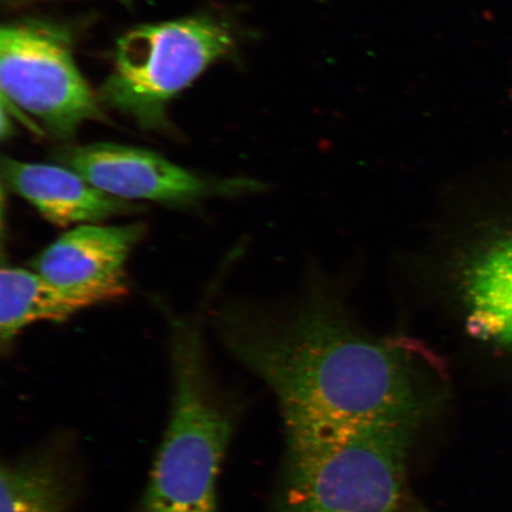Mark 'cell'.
Segmentation results:
<instances>
[{"instance_id": "obj_1", "label": "cell", "mask_w": 512, "mask_h": 512, "mask_svg": "<svg viewBox=\"0 0 512 512\" xmlns=\"http://www.w3.org/2000/svg\"><path fill=\"white\" fill-rule=\"evenodd\" d=\"M214 326L277 399L285 460L376 422H425L446 398V367L432 350L406 336L369 335L325 294L285 311L229 304L215 312Z\"/></svg>"}, {"instance_id": "obj_2", "label": "cell", "mask_w": 512, "mask_h": 512, "mask_svg": "<svg viewBox=\"0 0 512 512\" xmlns=\"http://www.w3.org/2000/svg\"><path fill=\"white\" fill-rule=\"evenodd\" d=\"M169 317L170 409L139 512H219L217 484L235 418L201 322Z\"/></svg>"}, {"instance_id": "obj_3", "label": "cell", "mask_w": 512, "mask_h": 512, "mask_svg": "<svg viewBox=\"0 0 512 512\" xmlns=\"http://www.w3.org/2000/svg\"><path fill=\"white\" fill-rule=\"evenodd\" d=\"M418 420H389L284 462L272 512H398Z\"/></svg>"}, {"instance_id": "obj_4", "label": "cell", "mask_w": 512, "mask_h": 512, "mask_svg": "<svg viewBox=\"0 0 512 512\" xmlns=\"http://www.w3.org/2000/svg\"><path fill=\"white\" fill-rule=\"evenodd\" d=\"M234 47L232 30L209 16L140 25L117 43L112 73L100 87L101 105L144 130H163L170 101Z\"/></svg>"}, {"instance_id": "obj_5", "label": "cell", "mask_w": 512, "mask_h": 512, "mask_svg": "<svg viewBox=\"0 0 512 512\" xmlns=\"http://www.w3.org/2000/svg\"><path fill=\"white\" fill-rule=\"evenodd\" d=\"M72 48V37L59 25L29 19L0 30L2 105L28 113L63 142L86 121L105 119Z\"/></svg>"}, {"instance_id": "obj_6", "label": "cell", "mask_w": 512, "mask_h": 512, "mask_svg": "<svg viewBox=\"0 0 512 512\" xmlns=\"http://www.w3.org/2000/svg\"><path fill=\"white\" fill-rule=\"evenodd\" d=\"M54 159L108 195L172 209H194L209 201L239 198L265 189L255 179L201 175L134 146H63L54 152Z\"/></svg>"}, {"instance_id": "obj_7", "label": "cell", "mask_w": 512, "mask_h": 512, "mask_svg": "<svg viewBox=\"0 0 512 512\" xmlns=\"http://www.w3.org/2000/svg\"><path fill=\"white\" fill-rule=\"evenodd\" d=\"M140 222L105 226L83 224L69 229L31 260V270L49 283L100 305L128 294L126 265L143 240Z\"/></svg>"}, {"instance_id": "obj_8", "label": "cell", "mask_w": 512, "mask_h": 512, "mask_svg": "<svg viewBox=\"0 0 512 512\" xmlns=\"http://www.w3.org/2000/svg\"><path fill=\"white\" fill-rule=\"evenodd\" d=\"M2 179L14 192L54 226L78 227L112 217L142 213L144 206L106 194L78 172L57 164L2 159Z\"/></svg>"}, {"instance_id": "obj_9", "label": "cell", "mask_w": 512, "mask_h": 512, "mask_svg": "<svg viewBox=\"0 0 512 512\" xmlns=\"http://www.w3.org/2000/svg\"><path fill=\"white\" fill-rule=\"evenodd\" d=\"M462 293L469 334L512 352V228L491 233L467 254Z\"/></svg>"}, {"instance_id": "obj_10", "label": "cell", "mask_w": 512, "mask_h": 512, "mask_svg": "<svg viewBox=\"0 0 512 512\" xmlns=\"http://www.w3.org/2000/svg\"><path fill=\"white\" fill-rule=\"evenodd\" d=\"M95 306L79 293L57 287L35 271L3 266L0 273V341L10 347L29 326L66 322Z\"/></svg>"}, {"instance_id": "obj_11", "label": "cell", "mask_w": 512, "mask_h": 512, "mask_svg": "<svg viewBox=\"0 0 512 512\" xmlns=\"http://www.w3.org/2000/svg\"><path fill=\"white\" fill-rule=\"evenodd\" d=\"M0 512H67L70 486L53 459L27 457L3 463Z\"/></svg>"}, {"instance_id": "obj_12", "label": "cell", "mask_w": 512, "mask_h": 512, "mask_svg": "<svg viewBox=\"0 0 512 512\" xmlns=\"http://www.w3.org/2000/svg\"><path fill=\"white\" fill-rule=\"evenodd\" d=\"M407 512H430L426 508L421 507L418 503L411 504V507L407 510Z\"/></svg>"}, {"instance_id": "obj_13", "label": "cell", "mask_w": 512, "mask_h": 512, "mask_svg": "<svg viewBox=\"0 0 512 512\" xmlns=\"http://www.w3.org/2000/svg\"><path fill=\"white\" fill-rule=\"evenodd\" d=\"M123 2H127V0H123Z\"/></svg>"}]
</instances>
